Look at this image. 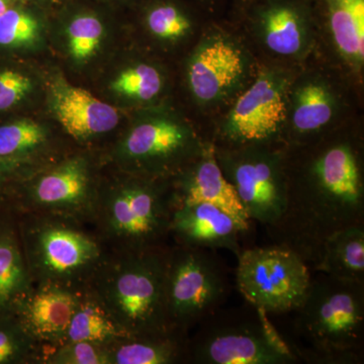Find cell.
<instances>
[{"mask_svg": "<svg viewBox=\"0 0 364 364\" xmlns=\"http://www.w3.org/2000/svg\"><path fill=\"white\" fill-rule=\"evenodd\" d=\"M286 203L267 228L274 245L294 251L316 267L328 237L364 225L360 145L347 136L287 146Z\"/></svg>", "mask_w": 364, "mask_h": 364, "instance_id": "6da1fadb", "label": "cell"}, {"mask_svg": "<svg viewBox=\"0 0 364 364\" xmlns=\"http://www.w3.org/2000/svg\"><path fill=\"white\" fill-rule=\"evenodd\" d=\"M205 143L193 124L166 100L128 114L102 155L109 168L170 179L200 155Z\"/></svg>", "mask_w": 364, "mask_h": 364, "instance_id": "7a4b0ae2", "label": "cell"}, {"mask_svg": "<svg viewBox=\"0 0 364 364\" xmlns=\"http://www.w3.org/2000/svg\"><path fill=\"white\" fill-rule=\"evenodd\" d=\"M168 249L160 246L107 255L88 286L130 336L176 332L165 296Z\"/></svg>", "mask_w": 364, "mask_h": 364, "instance_id": "3957f363", "label": "cell"}, {"mask_svg": "<svg viewBox=\"0 0 364 364\" xmlns=\"http://www.w3.org/2000/svg\"><path fill=\"white\" fill-rule=\"evenodd\" d=\"M172 210L169 179L145 178L105 166L93 220L117 251L164 246Z\"/></svg>", "mask_w": 364, "mask_h": 364, "instance_id": "277c9868", "label": "cell"}, {"mask_svg": "<svg viewBox=\"0 0 364 364\" xmlns=\"http://www.w3.org/2000/svg\"><path fill=\"white\" fill-rule=\"evenodd\" d=\"M298 330L310 348L296 350L301 360L359 363L364 339V284L322 273L312 279L298 310Z\"/></svg>", "mask_w": 364, "mask_h": 364, "instance_id": "5b68a950", "label": "cell"}, {"mask_svg": "<svg viewBox=\"0 0 364 364\" xmlns=\"http://www.w3.org/2000/svg\"><path fill=\"white\" fill-rule=\"evenodd\" d=\"M129 39L126 14L90 0H67L50 14V59L76 85L88 87Z\"/></svg>", "mask_w": 364, "mask_h": 364, "instance_id": "8992f818", "label": "cell"}, {"mask_svg": "<svg viewBox=\"0 0 364 364\" xmlns=\"http://www.w3.org/2000/svg\"><path fill=\"white\" fill-rule=\"evenodd\" d=\"M21 244L33 286H90L107 254L100 239L78 222L56 215L18 213Z\"/></svg>", "mask_w": 364, "mask_h": 364, "instance_id": "52a82bcc", "label": "cell"}, {"mask_svg": "<svg viewBox=\"0 0 364 364\" xmlns=\"http://www.w3.org/2000/svg\"><path fill=\"white\" fill-rule=\"evenodd\" d=\"M105 165L102 151L75 147L14 184L6 200L18 213L93 220Z\"/></svg>", "mask_w": 364, "mask_h": 364, "instance_id": "ba28073f", "label": "cell"}, {"mask_svg": "<svg viewBox=\"0 0 364 364\" xmlns=\"http://www.w3.org/2000/svg\"><path fill=\"white\" fill-rule=\"evenodd\" d=\"M267 314L221 309L205 318L200 331L188 338V363L196 364H294L291 349L268 323Z\"/></svg>", "mask_w": 364, "mask_h": 364, "instance_id": "9c48e42d", "label": "cell"}, {"mask_svg": "<svg viewBox=\"0 0 364 364\" xmlns=\"http://www.w3.org/2000/svg\"><path fill=\"white\" fill-rule=\"evenodd\" d=\"M228 293L226 269L215 250L181 245L168 249L165 296L172 329L188 334L221 309Z\"/></svg>", "mask_w": 364, "mask_h": 364, "instance_id": "30bf717a", "label": "cell"}, {"mask_svg": "<svg viewBox=\"0 0 364 364\" xmlns=\"http://www.w3.org/2000/svg\"><path fill=\"white\" fill-rule=\"evenodd\" d=\"M286 149L280 141L240 147L215 146L223 174L251 222L272 227L286 203Z\"/></svg>", "mask_w": 364, "mask_h": 364, "instance_id": "8fae6325", "label": "cell"}, {"mask_svg": "<svg viewBox=\"0 0 364 364\" xmlns=\"http://www.w3.org/2000/svg\"><path fill=\"white\" fill-rule=\"evenodd\" d=\"M237 257V287L249 305L265 314L298 310L312 282L301 256L274 245L245 249Z\"/></svg>", "mask_w": 364, "mask_h": 364, "instance_id": "7c38bea8", "label": "cell"}, {"mask_svg": "<svg viewBox=\"0 0 364 364\" xmlns=\"http://www.w3.org/2000/svg\"><path fill=\"white\" fill-rule=\"evenodd\" d=\"M44 109L77 147L102 151L121 130L128 114L66 77L51 59L45 61Z\"/></svg>", "mask_w": 364, "mask_h": 364, "instance_id": "4fadbf2b", "label": "cell"}, {"mask_svg": "<svg viewBox=\"0 0 364 364\" xmlns=\"http://www.w3.org/2000/svg\"><path fill=\"white\" fill-rule=\"evenodd\" d=\"M291 90L287 72L273 67L261 69L235 102L213 144L240 147L280 141L289 117Z\"/></svg>", "mask_w": 364, "mask_h": 364, "instance_id": "5bb4252c", "label": "cell"}, {"mask_svg": "<svg viewBox=\"0 0 364 364\" xmlns=\"http://www.w3.org/2000/svg\"><path fill=\"white\" fill-rule=\"evenodd\" d=\"M170 73L158 55L131 38L88 86L97 97L130 114L168 100Z\"/></svg>", "mask_w": 364, "mask_h": 364, "instance_id": "9a60e30c", "label": "cell"}, {"mask_svg": "<svg viewBox=\"0 0 364 364\" xmlns=\"http://www.w3.org/2000/svg\"><path fill=\"white\" fill-rule=\"evenodd\" d=\"M251 71L243 46L223 32L205 36L193 48L184 65L191 97L200 107L222 104L236 95Z\"/></svg>", "mask_w": 364, "mask_h": 364, "instance_id": "2e32d148", "label": "cell"}, {"mask_svg": "<svg viewBox=\"0 0 364 364\" xmlns=\"http://www.w3.org/2000/svg\"><path fill=\"white\" fill-rule=\"evenodd\" d=\"M75 147L44 109L0 119V160L11 167L16 181L45 168Z\"/></svg>", "mask_w": 364, "mask_h": 364, "instance_id": "e0dca14e", "label": "cell"}, {"mask_svg": "<svg viewBox=\"0 0 364 364\" xmlns=\"http://www.w3.org/2000/svg\"><path fill=\"white\" fill-rule=\"evenodd\" d=\"M173 208L182 203H208L221 208L249 231L250 220L215 157V145L205 141L202 152L169 179Z\"/></svg>", "mask_w": 364, "mask_h": 364, "instance_id": "ac0fdd59", "label": "cell"}, {"mask_svg": "<svg viewBox=\"0 0 364 364\" xmlns=\"http://www.w3.org/2000/svg\"><path fill=\"white\" fill-rule=\"evenodd\" d=\"M126 16L131 39L156 55L176 51L196 30L186 0H141Z\"/></svg>", "mask_w": 364, "mask_h": 364, "instance_id": "d6986e66", "label": "cell"}, {"mask_svg": "<svg viewBox=\"0 0 364 364\" xmlns=\"http://www.w3.org/2000/svg\"><path fill=\"white\" fill-rule=\"evenodd\" d=\"M80 291L60 284H36L16 306L14 316L38 343L57 346L66 341Z\"/></svg>", "mask_w": 364, "mask_h": 364, "instance_id": "ffe728a7", "label": "cell"}, {"mask_svg": "<svg viewBox=\"0 0 364 364\" xmlns=\"http://www.w3.org/2000/svg\"><path fill=\"white\" fill-rule=\"evenodd\" d=\"M253 23L261 43L277 56L299 58L312 45V16L301 0H264L256 7Z\"/></svg>", "mask_w": 364, "mask_h": 364, "instance_id": "44dd1931", "label": "cell"}, {"mask_svg": "<svg viewBox=\"0 0 364 364\" xmlns=\"http://www.w3.org/2000/svg\"><path fill=\"white\" fill-rule=\"evenodd\" d=\"M244 228L221 208L208 203H182L172 210L170 234L186 247L241 252Z\"/></svg>", "mask_w": 364, "mask_h": 364, "instance_id": "7402d4cb", "label": "cell"}, {"mask_svg": "<svg viewBox=\"0 0 364 364\" xmlns=\"http://www.w3.org/2000/svg\"><path fill=\"white\" fill-rule=\"evenodd\" d=\"M338 100L320 78L301 81L289 95V117L280 141L287 146L309 145L321 140L334 121Z\"/></svg>", "mask_w": 364, "mask_h": 364, "instance_id": "603a6c76", "label": "cell"}, {"mask_svg": "<svg viewBox=\"0 0 364 364\" xmlns=\"http://www.w3.org/2000/svg\"><path fill=\"white\" fill-rule=\"evenodd\" d=\"M33 287L21 244L18 214L0 202V316L14 315Z\"/></svg>", "mask_w": 364, "mask_h": 364, "instance_id": "cb8c5ba5", "label": "cell"}, {"mask_svg": "<svg viewBox=\"0 0 364 364\" xmlns=\"http://www.w3.org/2000/svg\"><path fill=\"white\" fill-rule=\"evenodd\" d=\"M49 28V13L21 0L0 14V56L50 59Z\"/></svg>", "mask_w": 364, "mask_h": 364, "instance_id": "d4e9b609", "label": "cell"}, {"mask_svg": "<svg viewBox=\"0 0 364 364\" xmlns=\"http://www.w3.org/2000/svg\"><path fill=\"white\" fill-rule=\"evenodd\" d=\"M45 61L0 56V119L43 111Z\"/></svg>", "mask_w": 364, "mask_h": 364, "instance_id": "484cf974", "label": "cell"}, {"mask_svg": "<svg viewBox=\"0 0 364 364\" xmlns=\"http://www.w3.org/2000/svg\"><path fill=\"white\" fill-rule=\"evenodd\" d=\"M188 334L127 336L107 345L109 364H174L188 363Z\"/></svg>", "mask_w": 364, "mask_h": 364, "instance_id": "4316f807", "label": "cell"}, {"mask_svg": "<svg viewBox=\"0 0 364 364\" xmlns=\"http://www.w3.org/2000/svg\"><path fill=\"white\" fill-rule=\"evenodd\" d=\"M328 28L345 63L359 71L364 62V0H322Z\"/></svg>", "mask_w": 364, "mask_h": 364, "instance_id": "83f0119b", "label": "cell"}, {"mask_svg": "<svg viewBox=\"0 0 364 364\" xmlns=\"http://www.w3.org/2000/svg\"><path fill=\"white\" fill-rule=\"evenodd\" d=\"M315 270L364 284V225L344 228L330 235Z\"/></svg>", "mask_w": 364, "mask_h": 364, "instance_id": "f1b7e54d", "label": "cell"}, {"mask_svg": "<svg viewBox=\"0 0 364 364\" xmlns=\"http://www.w3.org/2000/svg\"><path fill=\"white\" fill-rule=\"evenodd\" d=\"M127 336L130 335L117 324L90 287L81 289L65 342L87 341L109 345Z\"/></svg>", "mask_w": 364, "mask_h": 364, "instance_id": "f546056e", "label": "cell"}, {"mask_svg": "<svg viewBox=\"0 0 364 364\" xmlns=\"http://www.w3.org/2000/svg\"><path fill=\"white\" fill-rule=\"evenodd\" d=\"M14 315L0 316V364L39 360V346Z\"/></svg>", "mask_w": 364, "mask_h": 364, "instance_id": "4dcf8cb0", "label": "cell"}, {"mask_svg": "<svg viewBox=\"0 0 364 364\" xmlns=\"http://www.w3.org/2000/svg\"><path fill=\"white\" fill-rule=\"evenodd\" d=\"M41 360L49 364H109L107 345L87 341L64 342L50 347Z\"/></svg>", "mask_w": 364, "mask_h": 364, "instance_id": "1f68e13d", "label": "cell"}, {"mask_svg": "<svg viewBox=\"0 0 364 364\" xmlns=\"http://www.w3.org/2000/svg\"><path fill=\"white\" fill-rule=\"evenodd\" d=\"M16 177L9 165L0 160V200H6L9 191L16 183Z\"/></svg>", "mask_w": 364, "mask_h": 364, "instance_id": "d6a6232c", "label": "cell"}, {"mask_svg": "<svg viewBox=\"0 0 364 364\" xmlns=\"http://www.w3.org/2000/svg\"><path fill=\"white\" fill-rule=\"evenodd\" d=\"M95 4H100L119 11L122 14H127L134 9L141 0H90Z\"/></svg>", "mask_w": 364, "mask_h": 364, "instance_id": "836d02e7", "label": "cell"}, {"mask_svg": "<svg viewBox=\"0 0 364 364\" xmlns=\"http://www.w3.org/2000/svg\"><path fill=\"white\" fill-rule=\"evenodd\" d=\"M23 1L39 6L47 13L51 14L53 11L62 6L67 0H23Z\"/></svg>", "mask_w": 364, "mask_h": 364, "instance_id": "e575fe53", "label": "cell"}, {"mask_svg": "<svg viewBox=\"0 0 364 364\" xmlns=\"http://www.w3.org/2000/svg\"><path fill=\"white\" fill-rule=\"evenodd\" d=\"M21 0H0V14H4L9 7L18 4Z\"/></svg>", "mask_w": 364, "mask_h": 364, "instance_id": "d590c367", "label": "cell"}, {"mask_svg": "<svg viewBox=\"0 0 364 364\" xmlns=\"http://www.w3.org/2000/svg\"><path fill=\"white\" fill-rule=\"evenodd\" d=\"M0 202H1V200H0Z\"/></svg>", "mask_w": 364, "mask_h": 364, "instance_id": "8d00e7d4", "label": "cell"}]
</instances>
